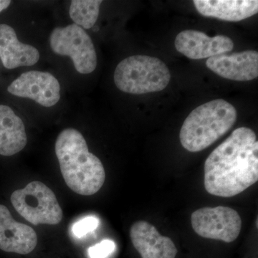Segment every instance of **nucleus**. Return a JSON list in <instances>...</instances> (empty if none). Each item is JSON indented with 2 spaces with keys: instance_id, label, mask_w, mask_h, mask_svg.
<instances>
[{
  "instance_id": "9",
  "label": "nucleus",
  "mask_w": 258,
  "mask_h": 258,
  "mask_svg": "<svg viewBox=\"0 0 258 258\" xmlns=\"http://www.w3.org/2000/svg\"><path fill=\"white\" fill-rule=\"evenodd\" d=\"M175 47L180 53L192 60L210 58L230 52L234 43L225 35L209 37L198 30H187L179 32L175 38Z\"/></svg>"
},
{
  "instance_id": "6",
  "label": "nucleus",
  "mask_w": 258,
  "mask_h": 258,
  "mask_svg": "<svg viewBox=\"0 0 258 258\" xmlns=\"http://www.w3.org/2000/svg\"><path fill=\"white\" fill-rule=\"evenodd\" d=\"M51 49L59 55L69 56L75 69L81 74H89L97 67L96 49L87 32L76 24L55 28L50 37Z\"/></svg>"
},
{
  "instance_id": "18",
  "label": "nucleus",
  "mask_w": 258,
  "mask_h": 258,
  "mask_svg": "<svg viewBox=\"0 0 258 258\" xmlns=\"http://www.w3.org/2000/svg\"><path fill=\"white\" fill-rule=\"evenodd\" d=\"M115 247L113 240H103L88 248V255L90 258H107L114 252Z\"/></svg>"
},
{
  "instance_id": "11",
  "label": "nucleus",
  "mask_w": 258,
  "mask_h": 258,
  "mask_svg": "<svg viewBox=\"0 0 258 258\" xmlns=\"http://www.w3.org/2000/svg\"><path fill=\"white\" fill-rule=\"evenodd\" d=\"M37 243L35 231L30 226L15 221L8 208L0 205V249L27 254L34 250Z\"/></svg>"
},
{
  "instance_id": "5",
  "label": "nucleus",
  "mask_w": 258,
  "mask_h": 258,
  "mask_svg": "<svg viewBox=\"0 0 258 258\" xmlns=\"http://www.w3.org/2000/svg\"><path fill=\"white\" fill-rule=\"evenodd\" d=\"M11 203L16 211L34 225H57L63 217L55 194L41 181H32L15 191Z\"/></svg>"
},
{
  "instance_id": "8",
  "label": "nucleus",
  "mask_w": 258,
  "mask_h": 258,
  "mask_svg": "<svg viewBox=\"0 0 258 258\" xmlns=\"http://www.w3.org/2000/svg\"><path fill=\"white\" fill-rule=\"evenodd\" d=\"M13 96L30 98L44 107L57 104L60 98L58 81L48 72L32 71L24 73L8 86Z\"/></svg>"
},
{
  "instance_id": "2",
  "label": "nucleus",
  "mask_w": 258,
  "mask_h": 258,
  "mask_svg": "<svg viewBox=\"0 0 258 258\" xmlns=\"http://www.w3.org/2000/svg\"><path fill=\"white\" fill-rule=\"evenodd\" d=\"M55 154L61 174L70 189L84 196L98 192L106 179L101 160L88 151L82 134L76 129H64L55 142Z\"/></svg>"
},
{
  "instance_id": "14",
  "label": "nucleus",
  "mask_w": 258,
  "mask_h": 258,
  "mask_svg": "<svg viewBox=\"0 0 258 258\" xmlns=\"http://www.w3.org/2000/svg\"><path fill=\"white\" fill-rule=\"evenodd\" d=\"M200 14L228 22H238L258 13L257 0H194Z\"/></svg>"
},
{
  "instance_id": "7",
  "label": "nucleus",
  "mask_w": 258,
  "mask_h": 258,
  "mask_svg": "<svg viewBox=\"0 0 258 258\" xmlns=\"http://www.w3.org/2000/svg\"><path fill=\"white\" fill-rule=\"evenodd\" d=\"M191 225L205 238L232 242L240 235L242 220L233 209L227 207L204 208L194 212Z\"/></svg>"
},
{
  "instance_id": "16",
  "label": "nucleus",
  "mask_w": 258,
  "mask_h": 258,
  "mask_svg": "<svg viewBox=\"0 0 258 258\" xmlns=\"http://www.w3.org/2000/svg\"><path fill=\"white\" fill-rule=\"evenodd\" d=\"M101 3L100 0H73L70 6V17L81 28L91 29L98 20Z\"/></svg>"
},
{
  "instance_id": "15",
  "label": "nucleus",
  "mask_w": 258,
  "mask_h": 258,
  "mask_svg": "<svg viewBox=\"0 0 258 258\" xmlns=\"http://www.w3.org/2000/svg\"><path fill=\"white\" fill-rule=\"evenodd\" d=\"M27 142L23 120L10 107L0 105V155H15L23 150Z\"/></svg>"
},
{
  "instance_id": "17",
  "label": "nucleus",
  "mask_w": 258,
  "mask_h": 258,
  "mask_svg": "<svg viewBox=\"0 0 258 258\" xmlns=\"http://www.w3.org/2000/svg\"><path fill=\"white\" fill-rule=\"evenodd\" d=\"M100 224L98 217L88 216L76 222L72 227V232L77 237H82L89 232L96 230Z\"/></svg>"
},
{
  "instance_id": "19",
  "label": "nucleus",
  "mask_w": 258,
  "mask_h": 258,
  "mask_svg": "<svg viewBox=\"0 0 258 258\" xmlns=\"http://www.w3.org/2000/svg\"><path fill=\"white\" fill-rule=\"evenodd\" d=\"M10 3H11V1L0 0V13H2L3 10H6L10 6Z\"/></svg>"
},
{
  "instance_id": "3",
  "label": "nucleus",
  "mask_w": 258,
  "mask_h": 258,
  "mask_svg": "<svg viewBox=\"0 0 258 258\" xmlns=\"http://www.w3.org/2000/svg\"><path fill=\"white\" fill-rule=\"evenodd\" d=\"M237 118V110L225 100L201 105L189 113L181 126V145L190 152H201L228 132Z\"/></svg>"
},
{
  "instance_id": "4",
  "label": "nucleus",
  "mask_w": 258,
  "mask_h": 258,
  "mask_svg": "<svg viewBox=\"0 0 258 258\" xmlns=\"http://www.w3.org/2000/svg\"><path fill=\"white\" fill-rule=\"evenodd\" d=\"M170 79L166 64L149 55L130 56L119 62L114 72L116 87L130 94L159 92L166 88Z\"/></svg>"
},
{
  "instance_id": "13",
  "label": "nucleus",
  "mask_w": 258,
  "mask_h": 258,
  "mask_svg": "<svg viewBox=\"0 0 258 258\" xmlns=\"http://www.w3.org/2000/svg\"><path fill=\"white\" fill-rule=\"evenodd\" d=\"M37 48L18 40L14 29L0 24V58L6 69L12 70L20 66H31L40 59Z\"/></svg>"
},
{
  "instance_id": "1",
  "label": "nucleus",
  "mask_w": 258,
  "mask_h": 258,
  "mask_svg": "<svg viewBox=\"0 0 258 258\" xmlns=\"http://www.w3.org/2000/svg\"><path fill=\"white\" fill-rule=\"evenodd\" d=\"M257 180L258 142L252 129H235L205 161V187L214 196L232 198Z\"/></svg>"
},
{
  "instance_id": "10",
  "label": "nucleus",
  "mask_w": 258,
  "mask_h": 258,
  "mask_svg": "<svg viewBox=\"0 0 258 258\" xmlns=\"http://www.w3.org/2000/svg\"><path fill=\"white\" fill-rule=\"evenodd\" d=\"M206 66L224 79L235 81H249L258 76V52L245 50L231 55L221 54L210 57Z\"/></svg>"
},
{
  "instance_id": "12",
  "label": "nucleus",
  "mask_w": 258,
  "mask_h": 258,
  "mask_svg": "<svg viewBox=\"0 0 258 258\" xmlns=\"http://www.w3.org/2000/svg\"><path fill=\"white\" fill-rule=\"evenodd\" d=\"M134 247L142 258H175V244L170 238L161 235L154 226L145 221L135 222L130 230Z\"/></svg>"
}]
</instances>
